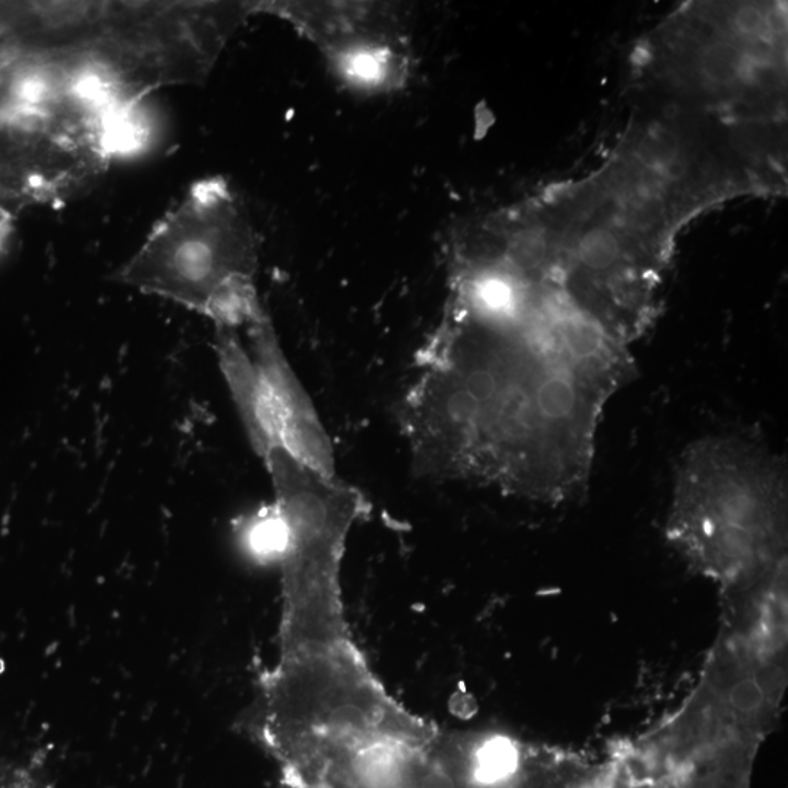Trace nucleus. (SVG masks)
I'll return each mask as SVG.
<instances>
[{"instance_id": "7", "label": "nucleus", "mask_w": 788, "mask_h": 788, "mask_svg": "<svg viewBox=\"0 0 788 788\" xmlns=\"http://www.w3.org/2000/svg\"><path fill=\"white\" fill-rule=\"evenodd\" d=\"M0 788H52L43 772L30 764L0 762Z\"/></svg>"}, {"instance_id": "8", "label": "nucleus", "mask_w": 788, "mask_h": 788, "mask_svg": "<svg viewBox=\"0 0 788 788\" xmlns=\"http://www.w3.org/2000/svg\"><path fill=\"white\" fill-rule=\"evenodd\" d=\"M316 575H339V577H342V574L339 573L295 574V575H285V577H281V581L288 580V578L316 577Z\"/></svg>"}, {"instance_id": "3", "label": "nucleus", "mask_w": 788, "mask_h": 788, "mask_svg": "<svg viewBox=\"0 0 788 788\" xmlns=\"http://www.w3.org/2000/svg\"><path fill=\"white\" fill-rule=\"evenodd\" d=\"M640 65L672 106L733 122L783 123L787 3H686L644 44Z\"/></svg>"}, {"instance_id": "4", "label": "nucleus", "mask_w": 788, "mask_h": 788, "mask_svg": "<svg viewBox=\"0 0 788 788\" xmlns=\"http://www.w3.org/2000/svg\"><path fill=\"white\" fill-rule=\"evenodd\" d=\"M259 240L228 181H199L158 222L120 281L238 327L263 313L257 295Z\"/></svg>"}, {"instance_id": "1", "label": "nucleus", "mask_w": 788, "mask_h": 788, "mask_svg": "<svg viewBox=\"0 0 788 788\" xmlns=\"http://www.w3.org/2000/svg\"><path fill=\"white\" fill-rule=\"evenodd\" d=\"M403 402L416 462L438 478L546 504L586 488L631 348L555 295L495 308L447 301Z\"/></svg>"}, {"instance_id": "6", "label": "nucleus", "mask_w": 788, "mask_h": 788, "mask_svg": "<svg viewBox=\"0 0 788 788\" xmlns=\"http://www.w3.org/2000/svg\"><path fill=\"white\" fill-rule=\"evenodd\" d=\"M268 12L310 41L330 73L364 95L403 90L412 75L413 44L405 6L392 2H263Z\"/></svg>"}, {"instance_id": "9", "label": "nucleus", "mask_w": 788, "mask_h": 788, "mask_svg": "<svg viewBox=\"0 0 788 788\" xmlns=\"http://www.w3.org/2000/svg\"><path fill=\"white\" fill-rule=\"evenodd\" d=\"M538 209H539V208H538ZM540 219H542V218H540ZM542 225H543V224H542ZM543 233H545V231H543ZM545 249H546V243H545ZM545 262H546V250H545Z\"/></svg>"}, {"instance_id": "2", "label": "nucleus", "mask_w": 788, "mask_h": 788, "mask_svg": "<svg viewBox=\"0 0 788 788\" xmlns=\"http://www.w3.org/2000/svg\"><path fill=\"white\" fill-rule=\"evenodd\" d=\"M787 466L758 441L713 435L676 467L667 539L727 593L786 575Z\"/></svg>"}, {"instance_id": "5", "label": "nucleus", "mask_w": 788, "mask_h": 788, "mask_svg": "<svg viewBox=\"0 0 788 788\" xmlns=\"http://www.w3.org/2000/svg\"><path fill=\"white\" fill-rule=\"evenodd\" d=\"M219 365L257 454L282 447L336 476L329 437L289 367L268 314L238 327H216Z\"/></svg>"}]
</instances>
